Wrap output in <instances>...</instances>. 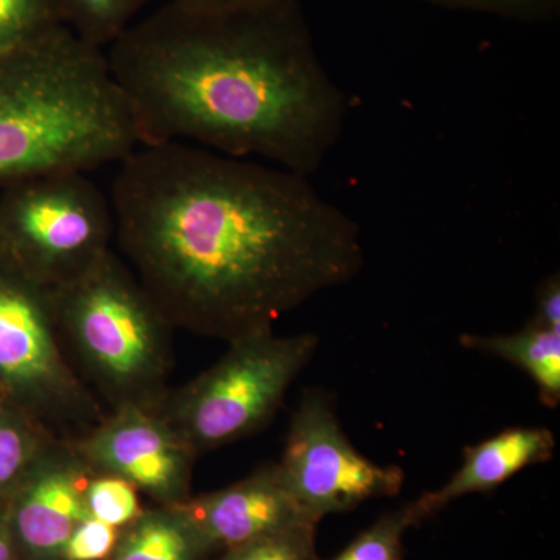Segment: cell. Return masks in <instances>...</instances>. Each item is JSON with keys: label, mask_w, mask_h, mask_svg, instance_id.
<instances>
[{"label": "cell", "mask_w": 560, "mask_h": 560, "mask_svg": "<svg viewBox=\"0 0 560 560\" xmlns=\"http://www.w3.org/2000/svg\"><path fill=\"white\" fill-rule=\"evenodd\" d=\"M138 147L101 47L61 24L0 54V189L50 173H90Z\"/></svg>", "instance_id": "3"}, {"label": "cell", "mask_w": 560, "mask_h": 560, "mask_svg": "<svg viewBox=\"0 0 560 560\" xmlns=\"http://www.w3.org/2000/svg\"><path fill=\"white\" fill-rule=\"evenodd\" d=\"M70 445L95 474L119 477L160 504L190 499L198 455L160 408L130 405L108 411L97 427Z\"/></svg>", "instance_id": "9"}, {"label": "cell", "mask_w": 560, "mask_h": 560, "mask_svg": "<svg viewBox=\"0 0 560 560\" xmlns=\"http://www.w3.org/2000/svg\"><path fill=\"white\" fill-rule=\"evenodd\" d=\"M280 480L315 522L342 514L364 501L396 497L405 481L397 466L361 455L346 436L330 400L319 390L304 394L291 416Z\"/></svg>", "instance_id": "8"}, {"label": "cell", "mask_w": 560, "mask_h": 560, "mask_svg": "<svg viewBox=\"0 0 560 560\" xmlns=\"http://www.w3.org/2000/svg\"><path fill=\"white\" fill-rule=\"evenodd\" d=\"M534 323L547 329L560 331V276L559 272L548 276L540 283L536 294V313Z\"/></svg>", "instance_id": "23"}, {"label": "cell", "mask_w": 560, "mask_h": 560, "mask_svg": "<svg viewBox=\"0 0 560 560\" xmlns=\"http://www.w3.org/2000/svg\"><path fill=\"white\" fill-rule=\"evenodd\" d=\"M0 400L49 430L80 440L106 416L62 348L49 291L0 264Z\"/></svg>", "instance_id": "7"}, {"label": "cell", "mask_w": 560, "mask_h": 560, "mask_svg": "<svg viewBox=\"0 0 560 560\" xmlns=\"http://www.w3.org/2000/svg\"><path fill=\"white\" fill-rule=\"evenodd\" d=\"M447 9L477 11L514 21H548L559 11L560 0H425Z\"/></svg>", "instance_id": "21"}, {"label": "cell", "mask_w": 560, "mask_h": 560, "mask_svg": "<svg viewBox=\"0 0 560 560\" xmlns=\"http://www.w3.org/2000/svg\"><path fill=\"white\" fill-rule=\"evenodd\" d=\"M427 518L419 500L411 501L407 506L383 515L329 560H404L405 534Z\"/></svg>", "instance_id": "17"}, {"label": "cell", "mask_w": 560, "mask_h": 560, "mask_svg": "<svg viewBox=\"0 0 560 560\" xmlns=\"http://www.w3.org/2000/svg\"><path fill=\"white\" fill-rule=\"evenodd\" d=\"M318 525L294 526L228 548L220 560H320L316 552Z\"/></svg>", "instance_id": "20"}, {"label": "cell", "mask_w": 560, "mask_h": 560, "mask_svg": "<svg viewBox=\"0 0 560 560\" xmlns=\"http://www.w3.org/2000/svg\"><path fill=\"white\" fill-rule=\"evenodd\" d=\"M175 2L186 3V5L208 7L223 5V3L235 2V0H175Z\"/></svg>", "instance_id": "25"}, {"label": "cell", "mask_w": 560, "mask_h": 560, "mask_svg": "<svg viewBox=\"0 0 560 560\" xmlns=\"http://www.w3.org/2000/svg\"><path fill=\"white\" fill-rule=\"evenodd\" d=\"M0 404H3V401H2V400H0Z\"/></svg>", "instance_id": "26"}, {"label": "cell", "mask_w": 560, "mask_h": 560, "mask_svg": "<svg viewBox=\"0 0 560 560\" xmlns=\"http://www.w3.org/2000/svg\"><path fill=\"white\" fill-rule=\"evenodd\" d=\"M139 490L108 474H92L84 489L88 514L116 528H125L142 514Z\"/></svg>", "instance_id": "19"}, {"label": "cell", "mask_w": 560, "mask_h": 560, "mask_svg": "<svg viewBox=\"0 0 560 560\" xmlns=\"http://www.w3.org/2000/svg\"><path fill=\"white\" fill-rule=\"evenodd\" d=\"M556 452V438L544 427H515L480 444L464 448L463 466L433 492L419 497L427 517L470 493L492 492L526 467L547 463Z\"/></svg>", "instance_id": "12"}, {"label": "cell", "mask_w": 560, "mask_h": 560, "mask_svg": "<svg viewBox=\"0 0 560 560\" xmlns=\"http://www.w3.org/2000/svg\"><path fill=\"white\" fill-rule=\"evenodd\" d=\"M219 550L179 504H160L120 529L106 560H202Z\"/></svg>", "instance_id": "13"}, {"label": "cell", "mask_w": 560, "mask_h": 560, "mask_svg": "<svg viewBox=\"0 0 560 560\" xmlns=\"http://www.w3.org/2000/svg\"><path fill=\"white\" fill-rule=\"evenodd\" d=\"M119 164L114 235L173 330L267 334L363 268L359 224L307 176L178 142Z\"/></svg>", "instance_id": "1"}, {"label": "cell", "mask_w": 560, "mask_h": 560, "mask_svg": "<svg viewBox=\"0 0 560 560\" xmlns=\"http://www.w3.org/2000/svg\"><path fill=\"white\" fill-rule=\"evenodd\" d=\"M16 545H14L13 536L7 518V508L0 511V560H16Z\"/></svg>", "instance_id": "24"}, {"label": "cell", "mask_w": 560, "mask_h": 560, "mask_svg": "<svg viewBox=\"0 0 560 560\" xmlns=\"http://www.w3.org/2000/svg\"><path fill=\"white\" fill-rule=\"evenodd\" d=\"M106 57L139 145L190 143L311 178L345 131L348 95L298 0H168Z\"/></svg>", "instance_id": "2"}, {"label": "cell", "mask_w": 560, "mask_h": 560, "mask_svg": "<svg viewBox=\"0 0 560 560\" xmlns=\"http://www.w3.org/2000/svg\"><path fill=\"white\" fill-rule=\"evenodd\" d=\"M66 27L94 46H109L150 0H54Z\"/></svg>", "instance_id": "16"}, {"label": "cell", "mask_w": 560, "mask_h": 560, "mask_svg": "<svg viewBox=\"0 0 560 560\" xmlns=\"http://www.w3.org/2000/svg\"><path fill=\"white\" fill-rule=\"evenodd\" d=\"M119 536L120 529L116 526L88 515L70 534L61 560H106Z\"/></svg>", "instance_id": "22"}, {"label": "cell", "mask_w": 560, "mask_h": 560, "mask_svg": "<svg viewBox=\"0 0 560 560\" xmlns=\"http://www.w3.org/2000/svg\"><path fill=\"white\" fill-rule=\"evenodd\" d=\"M62 22L54 0H0V54H5Z\"/></svg>", "instance_id": "18"}, {"label": "cell", "mask_w": 560, "mask_h": 560, "mask_svg": "<svg viewBox=\"0 0 560 560\" xmlns=\"http://www.w3.org/2000/svg\"><path fill=\"white\" fill-rule=\"evenodd\" d=\"M180 506L219 550L294 526L318 525L280 480L276 464L228 488L190 497Z\"/></svg>", "instance_id": "11"}, {"label": "cell", "mask_w": 560, "mask_h": 560, "mask_svg": "<svg viewBox=\"0 0 560 560\" xmlns=\"http://www.w3.org/2000/svg\"><path fill=\"white\" fill-rule=\"evenodd\" d=\"M318 342L315 334L275 330L230 342L212 368L168 390L161 415L198 456L248 438L275 418Z\"/></svg>", "instance_id": "5"}, {"label": "cell", "mask_w": 560, "mask_h": 560, "mask_svg": "<svg viewBox=\"0 0 560 560\" xmlns=\"http://www.w3.org/2000/svg\"><path fill=\"white\" fill-rule=\"evenodd\" d=\"M113 237L110 200L86 173H50L0 189V264L40 290L90 270Z\"/></svg>", "instance_id": "6"}, {"label": "cell", "mask_w": 560, "mask_h": 560, "mask_svg": "<svg viewBox=\"0 0 560 560\" xmlns=\"http://www.w3.org/2000/svg\"><path fill=\"white\" fill-rule=\"evenodd\" d=\"M49 300L66 355L106 412L161 407L171 390L173 327L128 265L108 250Z\"/></svg>", "instance_id": "4"}, {"label": "cell", "mask_w": 560, "mask_h": 560, "mask_svg": "<svg viewBox=\"0 0 560 560\" xmlns=\"http://www.w3.org/2000/svg\"><path fill=\"white\" fill-rule=\"evenodd\" d=\"M70 442L58 441L5 500L16 551L25 560H61L70 534L84 517L92 477Z\"/></svg>", "instance_id": "10"}, {"label": "cell", "mask_w": 560, "mask_h": 560, "mask_svg": "<svg viewBox=\"0 0 560 560\" xmlns=\"http://www.w3.org/2000/svg\"><path fill=\"white\" fill-rule=\"evenodd\" d=\"M466 349L489 353L528 374L539 389L540 401L556 408L560 401V331L533 319L510 335H471L459 338Z\"/></svg>", "instance_id": "14"}, {"label": "cell", "mask_w": 560, "mask_h": 560, "mask_svg": "<svg viewBox=\"0 0 560 560\" xmlns=\"http://www.w3.org/2000/svg\"><path fill=\"white\" fill-rule=\"evenodd\" d=\"M60 440L24 412L0 404V501H5L28 471Z\"/></svg>", "instance_id": "15"}]
</instances>
